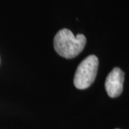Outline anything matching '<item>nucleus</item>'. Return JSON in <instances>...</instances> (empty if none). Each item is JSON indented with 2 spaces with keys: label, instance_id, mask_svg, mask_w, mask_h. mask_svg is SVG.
Segmentation results:
<instances>
[{
  "label": "nucleus",
  "instance_id": "1",
  "mask_svg": "<svg viewBox=\"0 0 129 129\" xmlns=\"http://www.w3.org/2000/svg\"><path fill=\"white\" fill-rule=\"evenodd\" d=\"M86 37L78 34L74 35L68 29H62L57 33L53 40L54 49L60 56L73 59L78 56L86 45Z\"/></svg>",
  "mask_w": 129,
  "mask_h": 129
},
{
  "label": "nucleus",
  "instance_id": "2",
  "mask_svg": "<svg viewBox=\"0 0 129 129\" xmlns=\"http://www.w3.org/2000/svg\"><path fill=\"white\" fill-rule=\"evenodd\" d=\"M98 68V59L96 56H87L78 66L74 75L73 84L76 88L87 89L94 82Z\"/></svg>",
  "mask_w": 129,
  "mask_h": 129
},
{
  "label": "nucleus",
  "instance_id": "3",
  "mask_svg": "<svg viewBox=\"0 0 129 129\" xmlns=\"http://www.w3.org/2000/svg\"><path fill=\"white\" fill-rule=\"evenodd\" d=\"M124 72L118 67H115L107 76L105 88L108 95L112 98L117 97L122 92Z\"/></svg>",
  "mask_w": 129,
  "mask_h": 129
}]
</instances>
